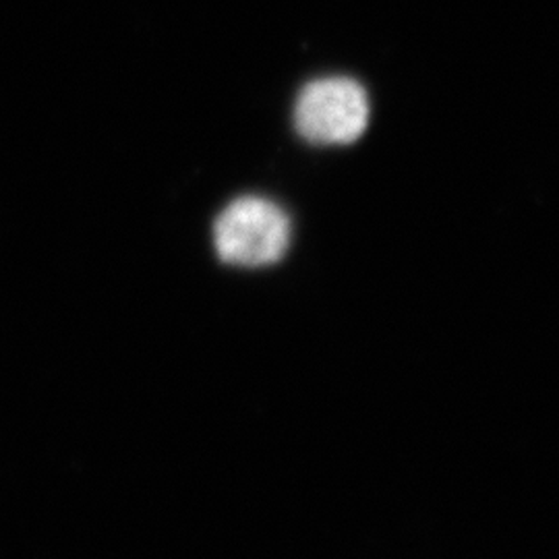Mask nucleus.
I'll return each mask as SVG.
<instances>
[{
	"label": "nucleus",
	"instance_id": "1",
	"mask_svg": "<svg viewBox=\"0 0 559 559\" xmlns=\"http://www.w3.org/2000/svg\"><path fill=\"white\" fill-rule=\"evenodd\" d=\"M290 242V222L272 201L240 198L224 207L214 224V245L221 260L242 267L278 261Z\"/></svg>",
	"mask_w": 559,
	"mask_h": 559
},
{
	"label": "nucleus",
	"instance_id": "2",
	"mask_svg": "<svg viewBox=\"0 0 559 559\" xmlns=\"http://www.w3.org/2000/svg\"><path fill=\"white\" fill-rule=\"evenodd\" d=\"M369 122V100L357 81L328 78L309 83L295 106L300 138L313 143H348Z\"/></svg>",
	"mask_w": 559,
	"mask_h": 559
}]
</instances>
